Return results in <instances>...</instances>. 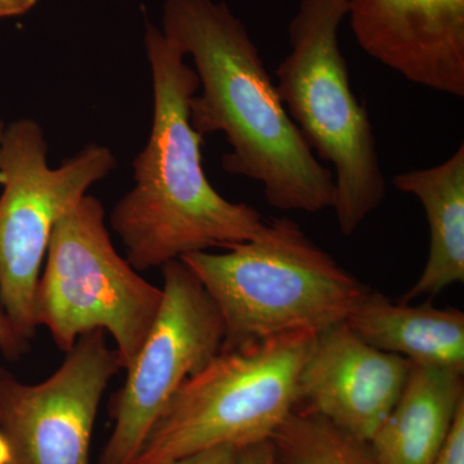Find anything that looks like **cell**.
Listing matches in <instances>:
<instances>
[{"label":"cell","mask_w":464,"mask_h":464,"mask_svg":"<svg viewBox=\"0 0 464 464\" xmlns=\"http://www.w3.org/2000/svg\"><path fill=\"white\" fill-rule=\"evenodd\" d=\"M29 350V342L24 341L14 332L8 317L0 307V353L11 362H17Z\"/></svg>","instance_id":"17"},{"label":"cell","mask_w":464,"mask_h":464,"mask_svg":"<svg viewBox=\"0 0 464 464\" xmlns=\"http://www.w3.org/2000/svg\"><path fill=\"white\" fill-rule=\"evenodd\" d=\"M413 364L362 341L347 323L317 333L298 378V409L369 442L401 395Z\"/></svg>","instance_id":"10"},{"label":"cell","mask_w":464,"mask_h":464,"mask_svg":"<svg viewBox=\"0 0 464 464\" xmlns=\"http://www.w3.org/2000/svg\"><path fill=\"white\" fill-rule=\"evenodd\" d=\"M163 33L194 61L201 93L190 101L192 128L224 133L222 167L261 183L283 212L334 206L331 168L317 160L290 118L259 50L240 18L215 0H166Z\"/></svg>","instance_id":"1"},{"label":"cell","mask_w":464,"mask_h":464,"mask_svg":"<svg viewBox=\"0 0 464 464\" xmlns=\"http://www.w3.org/2000/svg\"><path fill=\"white\" fill-rule=\"evenodd\" d=\"M160 270V308L111 400L114 427L99 464L136 463L174 393L224 347L222 317L191 268L176 259Z\"/></svg>","instance_id":"8"},{"label":"cell","mask_w":464,"mask_h":464,"mask_svg":"<svg viewBox=\"0 0 464 464\" xmlns=\"http://www.w3.org/2000/svg\"><path fill=\"white\" fill-rule=\"evenodd\" d=\"M237 453L239 450L235 448H216L158 464H237Z\"/></svg>","instance_id":"18"},{"label":"cell","mask_w":464,"mask_h":464,"mask_svg":"<svg viewBox=\"0 0 464 464\" xmlns=\"http://www.w3.org/2000/svg\"><path fill=\"white\" fill-rule=\"evenodd\" d=\"M347 16L378 63L411 83L464 96V0H350Z\"/></svg>","instance_id":"11"},{"label":"cell","mask_w":464,"mask_h":464,"mask_svg":"<svg viewBox=\"0 0 464 464\" xmlns=\"http://www.w3.org/2000/svg\"><path fill=\"white\" fill-rule=\"evenodd\" d=\"M350 0H299L289 24L288 56L276 70L277 91L299 132L333 167L338 227L351 237L386 197L368 110L350 83L340 26Z\"/></svg>","instance_id":"4"},{"label":"cell","mask_w":464,"mask_h":464,"mask_svg":"<svg viewBox=\"0 0 464 464\" xmlns=\"http://www.w3.org/2000/svg\"><path fill=\"white\" fill-rule=\"evenodd\" d=\"M432 464H464V402Z\"/></svg>","instance_id":"16"},{"label":"cell","mask_w":464,"mask_h":464,"mask_svg":"<svg viewBox=\"0 0 464 464\" xmlns=\"http://www.w3.org/2000/svg\"><path fill=\"white\" fill-rule=\"evenodd\" d=\"M316 335L292 332L222 348L174 393L134 464L270 441L297 408L299 373Z\"/></svg>","instance_id":"5"},{"label":"cell","mask_w":464,"mask_h":464,"mask_svg":"<svg viewBox=\"0 0 464 464\" xmlns=\"http://www.w3.org/2000/svg\"><path fill=\"white\" fill-rule=\"evenodd\" d=\"M105 145L91 143L60 167L48 163L41 124L18 119L0 139V307L24 341L35 335V292L61 217L115 169Z\"/></svg>","instance_id":"7"},{"label":"cell","mask_w":464,"mask_h":464,"mask_svg":"<svg viewBox=\"0 0 464 464\" xmlns=\"http://www.w3.org/2000/svg\"><path fill=\"white\" fill-rule=\"evenodd\" d=\"M346 323L377 350L413 365L464 373V314L457 308H438L431 302L393 304L383 293L368 289Z\"/></svg>","instance_id":"12"},{"label":"cell","mask_w":464,"mask_h":464,"mask_svg":"<svg viewBox=\"0 0 464 464\" xmlns=\"http://www.w3.org/2000/svg\"><path fill=\"white\" fill-rule=\"evenodd\" d=\"M237 464H277L270 441L240 449Z\"/></svg>","instance_id":"19"},{"label":"cell","mask_w":464,"mask_h":464,"mask_svg":"<svg viewBox=\"0 0 464 464\" xmlns=\"http://www.w3.org/2000/svg\"><path fill=\"white\" fill-rule=\"evenodd\" d=\"M163 289L116 252L105 209L85 195L52 232L35 292V322L63 353L82 335H111L121 368L132 364L160 308Z\"/></svg>","instance_id":"6"},{"label":"cell","mask_w":464,"mask_h":464,"mask_svg":"<svg viewBox=\"0 0 464 464\" xmlns=\"http://www.w3.org/2000/svg\"><path fill=\"white\" fill-rule=\"evenodd\" d=\"M121 369L102 331L82 335L41 383H24L0 366V432L12 464H90L101 400Z\"/></svg>","instance_id":"9"},{"label":"cell","mask_w":464,"mask_h":464,"mask_svg":"<svg viewBox=\"0 0 464 464\" xmlns=\"http://www.w3.org/2000/svg\"><path fill=\"white\" fill-rule=\"evenodd\" d=\"M0 464H12L11 445L2 432H0Z\"/></svg>","instance_id":"21"},{"label":"cell","mask_w":464,"mask_h":464,"mask_svg":"<svg viewBox=\"0 0 464 464\" xmlns=\"http://www.w3.org/2000/svg\"><path fill=\"white\" fill-rule=\"evenodd\" d=\"M181 259L222 317V348L325 331L346 322L368 290L289 218L268 222L257 237L224 253Z\"/></svg>","instance_id":"3"},{"label":"cell","mask_w":464,"mask_h":464,"mask_svg":"<svg viewBox=\"0 0 464 464\" xmlns=\"http://www.w3.org/2000/svg\"><path fill=\"white\" fill-rule=\"evenodd\" d=\"M38 0H0V18L26 14Z\"/></svg>","instance_id":"20"},{"label":"cell","mask_w":464,"mask_h":464,"mask_svg":"<svg viewBox=\"0 0 464 464\" xmlns=\"http://www.w3.org/2000/svg\"><path fill=\"white\" fill-rule=\"evenodd\" d=\"M5 121H0V139H2L3 130H5Z\"/></svg>","instance_id":"22"},{"label":"cell","mask_w":464,"mask_h":464,"mask_svg":"<svg viewBox=\"0 0 464 464\" xmlns=\"http://www.w3.org/2000/svg\"><path fill=\"white\" fill-rule=\"evenodd\" d=\"M145 48L152 76L151 132L133 160L134 185L112 208L110 226L137 271L257 237L266 222L255 207L222 197L203 167L204 137L192 128L197 72L163 30L148 24Z\"/></svg>","instance_id":"2"},{"label":"cell","mask_w":464,"mask_h":464,"mask_svg":"<svg viewBox=\"0 0 464 464\" xmlns=\"http://www.w3.org/2000/svg\"><path fill=\"white\" fill-rule=\"evenodd\" d=\"M392 185L422 204L430 227V250L423 273L400 304L439 295L464 282V145L444 163L396 174Z\"/></svg>","instance_id":"14"},{"label":"cell","mask_w":464,"mask_h":464,"mask_svg":"<svg viewBox=\"0 0 464 464\" xmlns=\"http://www.w3.org/2000/svg\"><path fill=\"white\" fill-rule=\"evenodd\" d=\"M270 442L277 464H377L369 442L304 409L295 408Z\"/></svg>","instance_id":"15"},{"label":"cell","mask_w":464,"mask_h":464,"mask_svg":"<svg viewBox=\"0 0 464 464\" xmlns=\"http://www.w3.org/2000/svg\"><path fill=\"white\" fill-rule=\"evenodd\" d=\"M463 402V373L413 365L398 401L369 441L375 463L432 464Z\"/></svg>","instance_id":"13"}]
</instances>
